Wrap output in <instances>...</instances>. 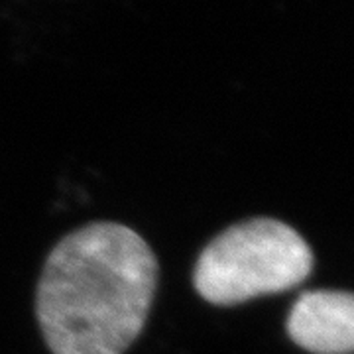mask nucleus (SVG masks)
Segmentation results:
<instances>
[{
	"label": "nucleus",
	"instance_id": "f257e3e1",
	"mask_svg": "<svg viewBox=\"0 0 354 354\" xmlns=\"http://www.w3.org/2000/svg\"><path fill=\"white\" fill-rule=\"evenodd\" d=\"M158 288V260L136 230L91 223L55 244L41 270L36 315L51 354H124Z\"/></svg>",
	"mask_w": 354,
	"mask_h": 354
},
{
	"label": "nucleus",
	"instance_id": "f03ea898",
	"mask_svg": "<svg viewBox=\"0 0 354 354\" xmlns=\"http://www.w3.org/2000/svg\"><path fill=\"white\" fill-rule=\"evenodd\" d=\"M313 270V252L290 225L248 218L218 232L199 254L193 286L205 301L239 305L288 291Z\"/></svg>",
	"mask_w": 354,
	"mask_h": 354
},
{
	"label": "nucleus",
	"instance_id": "7ed1b4c3",
	"mask_svg": "<svg viewBox=\"0 0 354 354\" xmlns=\"http://www.w3.org/2000/svg\"><path fill=\"white\" fill-rule=\"evenodd\" d=\"M288 335L313 354L354 353V293L307 291L288 315Z\"/></svg>",
	"mask_w": 354,
	"mask_h": 354
}]
</instances>
